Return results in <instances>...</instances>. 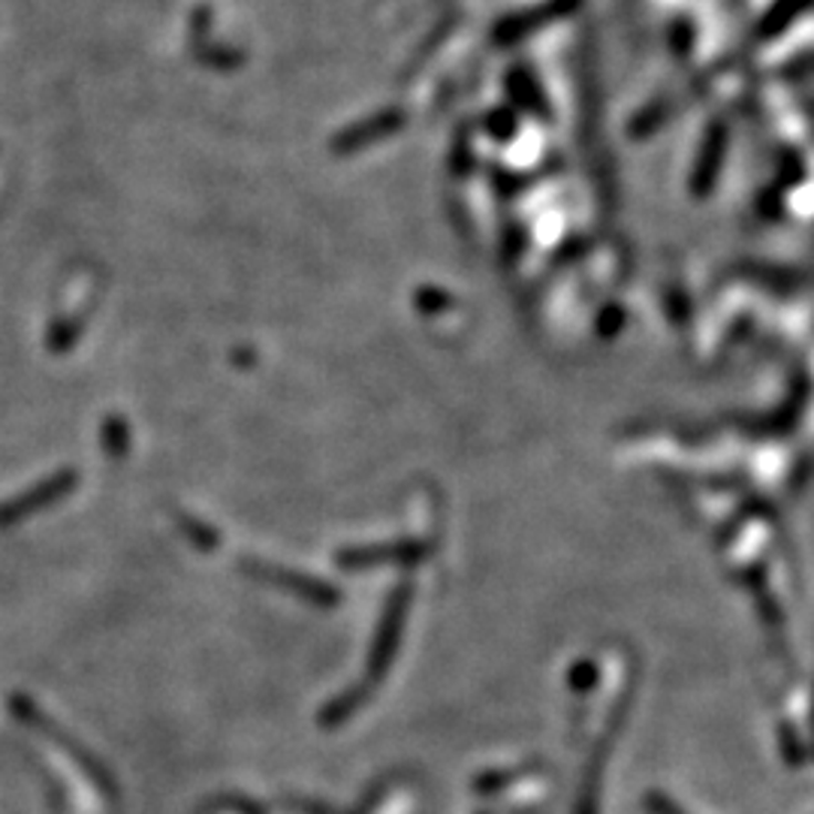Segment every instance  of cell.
<instances>
[{
    "label": "cell",
    "instance_id": "6da1fadb",
    "mask_svg": "<svg viewBox=\"0 0 814 814\" xmlns=\"http://www.w3.org/2000/svg\"><path fill=\"white\" fill-rule=\"evenodd\" d=\"M405 604H407V588H398V595L393 597L389 613H386L384 634H377L375 651H372V672H375V676H384L386 667H389L386 660L393 658V651H396V634L398 625H401V606Z\"/></svg>",
    "mask_w": 814,
    "mask_h": 814
},
{
    "label": "cell",
    "instance_id": "7a4b0ae2",
    "mask_svg": "<svg viewBox=\"0 0 814 814\" xmlns=\"http://www.w3.org/2000/svg\"><path fill=\"white\" fill-rule=\"evenodd\" d=\"M646 803H649L651 814H685L679 805L672 803V800H667V796H660V793H649Z\"/></svg>",
    "mask_w": 814,
    "mask_h": 814
}]
</instances>
